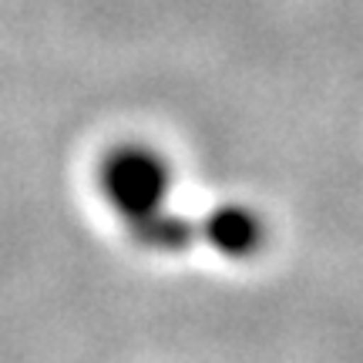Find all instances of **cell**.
<instances>
[{
	"label": "cell",
	"mask_w": 363,
	"mask_h": 363,
	"mask_svg": "<svg viewBox=\"0 0 363 363\" xmlns=\"http://www.w3.org/2000/svg\"><path fill=\"white\" fill-rule=\"evenodd\" d=\"M104 202L131 235L152 249H179L189 239V225L162 212L169 195V165L145 145H125L104 155L98 172Z\"/></svg>",
	"instance_id": "obj_1"
},
{
	"label": "cell",
	"mask_w": 363,
	"mask_h": 363,
	"mask_svg": "<svg viewBox=\"0 0 363 363\" xmlns=\"http://www.w3.org/2000/svg\"><path fill=\"white\" fill-rule=\"evenodd\" d=\"M206 233L208 242L219 252L246 259L252 252H259L262 239H266V222L246 206H225L212 212V219L206 222Z\"/></svg>",
	"instance_id": "obj_2"
}]
</instances>
